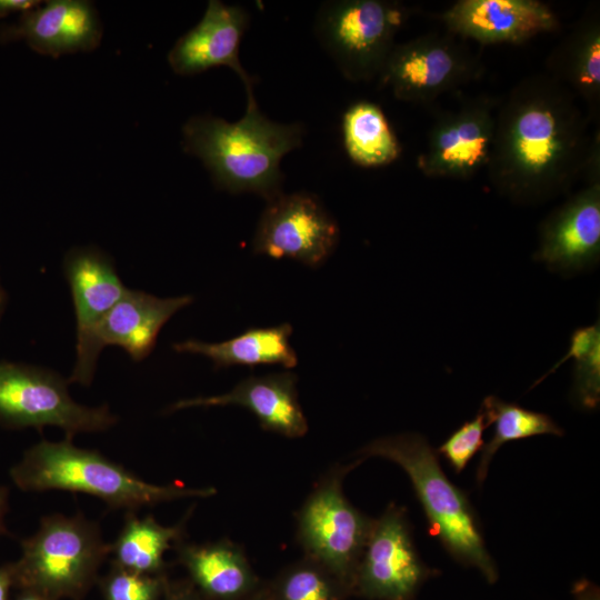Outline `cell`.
Instances as JSON below:
<instances>
[{"label":"cell","mask_w":600,"mask_h":600,"mask_svg":"<svg viewBox=\"0 0 600 600\" xmlns=\"http://www.w3.org/2000/svg\"><path fill=\"white\" fill-rule=\"evenodd\" d=\"M577 97L549 74H533L499 102L487 172L517 203H537L568 190L599 152Z\"/></svg>","instance_id":"1"},{"label":"cell","mask_w":600,"mask_h":600,"mask_svg":"<svg viewBox=\"0 0 600 600\" xmlns=\"http://www.w3.org/2000/svg\"><path fill=\"white\" fill-rule=\"evenodd\" d=\"M182 134L186 151L203 162L219 189L254 193L268 202L282 192L280 162L301 147L304 128L270 120L252 98L238 121L196 116L186 122Z\"/></svg>","instance_id":"2"},{"label":"cell","mask_w":600,"mask_h":600,"mask_svg":"<svg viewBox=\"0 0 600 600\" xmlns=\"http://www.w3.org/2000/svg\"><path fill=\"white\" fill-rule=\"evenodd\" d=\"M12 482L22 491L61 490L86 493L110 510L127 512L184 498H209L216 488H190L182 483L147 482L97 450L79 448L72 439L41 440L24 451L10 469Z\"/></svg>","instance_id":"3"},{"label":"cell","mask_w":600,"mask_h":600,"mask_svg":"<svg viewBox=\"0 0 600 600\" xmlns=\"http://www.w3.org/2000/svg\"><path fill=\"white\" fill-rule=\"evenodd\" d=\"M359 454L380 457L400 466L412 483L431 533L453 559L478 569L488 582L497 581L496 563L486 548L467 496L447 478L436 452L422 436L382 437L363 447Z\"/></svg>","instance_id":"4"},{"label":"cell","mask_w":600,"mask_h":600,"mask_svg":"<svg viewBox=\"0 0 600 600\" xmlns=\"http://www.w3.org/2000/svg\"><path fill=\"white\" fill-rule=\"evenodd\" d=\"M20 546L21 557L12 563L14 584L50 594L80 592L110 554L99 524L81 513L42 517Z\"/></svg>","instance_id":"5"},{"label":"cell","mask_w":600,"mask_h":600,"mask_svg":"<svg viewBox=\"0 0 600 600\" xmlns=\"http://www.w3.org/2000/svg\"><path fill=\"white\" fill-rule=\"evenodd\" d=\"M407 14L393 1H328L317 13L314 31L344 78L369 81L380 74Z\"/></svg>","instance_id":"6"},{"label":"cell","mask_w":600,"mask_h":600,"mask_svg":"<svg viewBox=\"0 0 600 600\" xmlns=\"http://www.w3.org/2000/svg\"><path fill=\"white\" fill-rule=\"evenodd\" d=\"M68 380L53 370L0 361V426L8 429L58 427L72 439L78 433L106 431L118 421L107 404L76 402Z\"/></svg>","instance_id":"7"},{"label":"cell","mask_w":600,"mask_h":600,"mask_svg":"<svg viewBox=\"0 0 600 600\" xmlns=\"http://www.w3.org/2000/svg\"><path fill=\"white\" fill-rule=\"evenodd\" d=\"M348 470H333L312 490L297 514V537L307 558L352 586L374 519L343 494L342 479Z\"/></svg>","instance_id":"8"},{"label":"cell","mask_w":600,"mask_h":600,"mask_svg":"<svg viewBox=\"0 0 600 600\" xmlns=\"http://www.w3.org/2000/svg\"><path fill=\"white\" fill-rule=\"evenodd\" d=\"M480 59L451 34H424L390 52L379 77L401 101L424 103L478 78Z\"/></svg>","instance_id":"9"},{"label":"cell","mask_w":600,"mask_h":600,"mask_svg":"<svg viewBox=\"0 0 600 600\" xmlns=\"http://www.w3.org/2000/svg\"><path fill=\"white\" fill-rule=\"evenodd\" d=\"M340 230L320 200L308 192H281L267 202L252 241L256 254L293 259L310 268L336 250Z\"/></svg>","instance_id":"10"},{"label":"cell","mask_w":600,"mask_h":600,"mask_svg":"<svg viewBox=\"0 0 600 600\" xmlns=\"http://www.w3.org/2000/svg\"><path fill=\"white\" fill-rule=\"evenodd\" d=\"M63 272L71 291L77 337L76 362L68 382L88 387L100 354L94 342L96 329L127 288L112 259L96 247L68 251Z\"/></svg>","instance_id":"11"},{"label":"cell","mask_w":600,"mask_h":600,"mask_svg":"<svg viewBox=\"0 0 600 600\" xmlns=\"http://www.w3.org/2000/svg\"><path fill=\"white\" fill-rule=\"evenodd\" d=\"M499 101L477 97L442 114L432 127L418 166L429 178L469 179L487 168Z\"/></svg>","instance_id":"12"},{"label":"cell","mask_w":600,"mask_h":600,"mask_svg":"<svg viewBox=\"0 0 600 600\" xmlns=\"http://www.w3.org/2000/svg\"><path fill=\"white\" fill-rule=\"evenodd\" d=\"M430 573L416 551L404 512L390 504L373 520L352 586L377 600H413Z\"/></svg>","instance_id":"13"},{"label":"cell","mask_w":600,"mask_h":600,"mask_svg":"<svg viewBox=\"0 0 600 600\" xmlns=\"http://www.w3.org/2000/svg\"><path fill=\"white\" fill-rule=\"evenodd\" d=\"M249 26V13L240 6L210 0L202 19L181 36L168 53L171 69L179 76H194L224 66L241 79L247 99L254 98V79L240 62L241 39Z\"/></svg>","instance_id":"14"},{"label":"cell","mask_w":600,"mask_h":600,"mask_svg":"<svg viewBox=\"0 0 600 600\" xmlns=\"http://www.w3.org/2000/svg\"><path fill=\"white\" fill-rule=\"evenodd\" d=\"M439 18L451 34L481 44H520L559 28L556 13L538 0H459Z\"/></svg>","instance_id":"15"},{"label":"cell","mask_w":600,"mask_h":600,"mask_svg":"<svg viewBox=\"0 0 600 600\" xmlns=\"http://www.w3.org/2000/svg\"><path fill=\"white\" fill-rule=\"evenodd\" d=\"M599 256L600 181H592L543 221L534 259L570 273L597 263Z\"/></svg>","instance_id":"16"},{"label":"cell","mask_w":600,"mask_h":600,"mask_svg":"<svg viewBox=\"0 0 600 600\" xmlns=\"http://www.w3.org/2000/svg\"><path fill=\"white\" fill-rule=\"evenodd\" d=\"M102 38L98 11L89 1L51 0L27 11L14 24L0 27V42L23 40L53 58L94 50Z\"/></svg>","instance_id":"17"},{"label":"cell","mask_w":600,"mask_h":600,"mask_svg":"<svg viewBox=\"0 0 600 600\" xmlns=\"http://www.w3.org/2000/svg\"><path fill=\"white\" fill-rule=\"evenodd\" d=\"M298 377L291 371L249 377L229 392L181 399L168 411L198 407L238 406L251 411L261 428L287 438H300L308 431V421L298 400Z\"/></svg>","instance_id":"18"},{"label":"cell","mask_w":600,"mask_h":600,"mask_svg":"<svg viewBox=\"0 0 600 600\" xmlns=\"http://www.w3.org/2000/svg\"><path fill=\"white\" fill-rule=\"evenodd\" d=\"M192 301L193 297L189 294L159 298L127 289L97 327L96 347L101 352L107 346H117L134 362H140L153 350L167 321Z\"/></svg>","instance_id":"19"},{"label":"cell","mask_w":600,"mask_h":600,"mask_svg":"<svg viewBox=\"0 0 600 600\" xmlns=\"http://www.w3.org/2000/svg\"><path fill=\"white\" fill-rule=\"evenodd\" d=\"M553 79L588 106L596 121L600 111V19L599 11L586 12L548 58Z\"/></svg>","instance_id":"20"},{"label":"cell","mask_w":600,"mask_h":600,"mask_svg":"<svg viewBox=\"0 0 600 600\" xmlns=\"http://www.w3.org/2000/svg\"><path fill=\"white\" fill-rule=\"evenodd\" d=\"M292 326L281 323L266 328H250L221 342L188 339L173 344L179 353L200 354L210 359L216 369L233 366H280L291 369L298 357L290 343Z\"/></svg>","instance_id":"21"},{"label":"cell","mask_w":600,"mask_h":600,"mask_svg":"<svg viewBox=\"0 0 600 600\" xmlns=\"http://www.w3.org/2000/svg\"><path fill=\"white\" fill-rule=\"evenodd\" d=\"M180 562L209 596L230 600L244 594L254 577L240 547L230 540L174 544Z\"/></svg>","instance_id":"22"},{"label":"cell","mask_w":600,"mask_h":600,"mask_svg":"<svg viewBox=\"0 0 600 600\" xmlns=\"http://www.w3.org/2000/svg\"><path fill=\"white\" fill-rule=\"evenodd\" d=\"M190 514L191 511L180 522L168 527L152 516L139 518L136 512L128 511L119 534L110 543L114 566L141 574L161 570L166 551L182 540Z\"/></svg>","instance_id":"23"},{"label":"cell","mask_w":600,"mask_h":600,"mask_svg":"<svg viewBox=\"0 0 600 600\" xmlns=\"http://www.w3.org/2000/svg\"><path fill=\"white\" fill-rule=\"evenodd\" d=\"M342 138L348 157L363 168L388 166L401 153L383 111L369 101H358L346 110Z\"/></svg>","instance_id":"24"},{"label":"cell","mask_w":600,"mask_h":600,"mask_svg":"<svg viewBox=\"0 0 600 600\" xmlns=\"http://www.w3.org/2000/svg\"><path fill=\"white\" fill-rule=\"evenodd\" d=\"M490 424L494 423L493 436L484 446L477 468V481L482 483L493 454L504 443L540 434L562 436V429L547 414L524 409L497 397H487L481 408Z\"/></svg>","instance_id":"25"},{"label":"cell","mask_w":600,"mask_h":600,"mask_svg":"<svg viewBox=\"0 0 600 600\" xmlns=\"http://www.w3.org/2000/svg\"><path fill=\"white\" fill-rule=\"evenodd\" d=\"M574 359L573 394L588 410L596 409L600 400V326L597 323L577 329L570 338L569 349L540 381L556 371L568 359ZM538 380V382H540Z\"/></svg>","instance_id":"26"},{"label":"cell","mask_w":600,"mask_h":600,"mask_svg":"<svg viewBox=\"0 0 600 600\" xmlns=\"http://www.w3.org/2000/svg\"><path fill=\"white\" fill-rule=\"evenodd\" d=\"M334 579L326 568L306 558L280 578L278 600H338Z\"/></svg>","instance_id":"27"},{"label":"cell","mask_w":600,"mask_h":600,"mask_svg":"<svg viewBox=\"0 0 600 600\" xmlns=\"http://www.w3.org/2000/svg\"><path fill=\"white\" fill-rule=\"evenodd\" d=\"M490 422L479 409L474 419L464 422L439 447L440 453L450 467L460 473L467 467L468 462L483 446L482 434Z\"/></svg>","instance_id":"28"},{"label":"cell","mask_w":600,"mask_h":600,"mask_svg":"<svg viewBox=\"0 0 600 600\" xmlns=\"http://www.w3.org/2000/svg\"><path fill=\"white\" fill-rule=\"evenodd\" d=\"M160 582L141 574L114 566L104 582L106 600H156Z\"/></svg>","instance_id":"29"},{"label":"cell","mask_w":600,"mask_h":600,"mask_svg":"<svg viewBox=\"0 0 600 600\" xmlns=\"http://www.w3.org/2000/svg\"><path fill=\"white\" fill-rule=\"evenodd\" d=\"M40 6L38 0H0V18H4L11 13L20 12L21 14Z\"/></svg>","instance_id":"30"},{"label":"cell","mask_w":600,"mask_h":600,"mask_svg":"<svg viewBox=\"0 0 600 600\" xmlns=\"http://www.w3.org/2000/svg\"><path fill=\"white\" fill-rule=\"evenodd\" d=\"M576 600H600L599 588L587 579H581L573 586Z\"/></svg>","instance_id":"31"},{"label":"cell","mask_w":600,"mask_h":600,"mask_svg":"<svg viewBox=\"0 0 600 600\" xmlns=\"http://www.w3.org/2000/svg\"><path fill=\"white\" fill-rule=\"evenodd\" d=\"M13 584L12 563L0 567V600H9V591Z\"/></svg>","instance_id":"32"},{"label":"cell","mask_w":600,"mask_h":600,"mask_svg":"<svg viewBox=\"0 0 600 600\" xmlns=\"http://www.w3.org/2000/svg\"><path fill=\"white\" fill-rule=\"evenodd\" d=\"M9 510V489L0 486V536L7 532L4 518Z\"/></svg>","instance_id":"33"},{"label":"cell","mask_w":600,"mask_h":600,"mask_svg":"<svg viewBox=\"0 0 600 600\" xmlns=\"http://www.w3.org/2000/svg\"><path fill=\"white\" fill-rule=\"evenodd\" d=\"M7 304H8V294H7L6 289L2 286L1 277H0V320L3 317Z\"/></svg>","instance_id":"34"},{"label":"cell","mask_w":600,"mask_h":600,"mask_svg":"<svg viewBox=\"0 0 600 600\" xmlns=\"http://www.w3.org/2000/svg\"><path fill=\"white\" fill-rule=\"evenodd\" d=\"M17 600H47L37 592L33 591H26L21 596L17 598Z\"/></svg>","instance_id":"35"},{"label":"cell","mask_w":600,"mask_h":600,"mask_svg":"<svg viewBox=\"0 0 600 600\" xmlns=\"http://www.w3.org/2000/svg\"><path fill=\"white\" fill-rule=\"evenodd\" d=\"M171 600H194V599H192V598H190L188 596H178V597H176V598H173Z\"/></svg>","instance_id":"36"}]
</instances>
